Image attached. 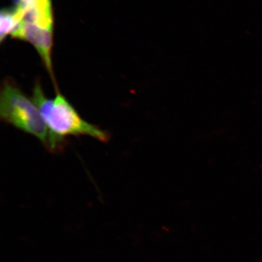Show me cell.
Segmentation results:
<instances>
[{
  "mask_svg": "<svg viewBox=\"0 0 262 262\" xmlns=\"http://www.w3.org/2000/svg\"><path fill=\"white\" fill-rule=\"evenodd\" d=\"M56 90V96L54 99H49L37 83L32 93V100L49 130V151L63 150L69 137L89 136L101 142H109L111 134L108 131L84 120L57 88Z\"/></svg>",
  "mask_w": 262,
  "mask_h": 262,
  "instance_id": "cell-1",
  "label": "cell"
},
{
  "mask_svg": "<svg viewBox=\"0 0 262 262\" xmlns=\"http://www.w3.org/2000/svg\"><path fill=\"white\" fill-rule=\"evenodd\" d=\"M3 122L36 137L49 149V133L37 106L14 83L6 80L0 96Z\"/></svg>",
  "mask_w": 262,
  "mask_h": 262,
  "instance_id": "cell-2",
  "label": "cell"
},
{
  "mask_svg": "<svg viewBox=\"0 0 262 262\" xmlns=\"http://www.w3.org/2000/svg\"><path fill=\"white\" fill-rule=\"evenodd\" d=\"M54 28L21 22L12 34V37L30 42L40 54L51 77H53L51 60L53 47Z\"/></svg>",
  "mask_w": 262,
  "mask_h": 262,
  "instance_id": "cell-3",
  "label": "cell"
},
{
  "mask_svg": "<svg viewBox=\"0 0 262 262\" xmlns=\"http://www.w3.org/2000/svg\"><path fill=\"white\" fill-rule=\"evenodd\" d=\"M14 8L20 15L53 14L51 0H13Z\"/></svg>",
  "mask_w": 262,
  "mask_h": 262,
  "instance_id": "cell-4",
  "label": "cell"
},
{
  "mask_svg": "<svg viewBox=\"0 0 262 262\" xmlns=\"http://www.w3.org/2000/svg\"><path fill=\"white\" fill-rule=\"evenodd\" d=\"M21 21V16L14 7L2 9L0 14V41L2 42L8 35H12Z\"/></svg>",
  "mask_w": 262,
  "mask_h": 262,
  "instance_id": "cell-5",
  "label": "cell"
}]
</instances>
